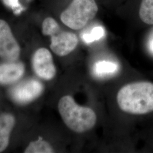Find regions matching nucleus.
Here are the masks:
<instances>
[{
  "label": "nucleus",
  "instance_id": "f257e3e1",
  "mask_svg": "<svg viewBox=\"0 0 153 153\" xmlns=\"http://www.w3.org/2000/svg\"><path fill=\"white\" fill-rule=\"evenodd\" d=\"M120 109L132 115H146L153 112V83L139 81L128 83L117 94Z\"/></svg>",
  "mask_w": 153,
  "mask_h": 153
},
{
  "label": "nucleus",
  "instance_id": "f03ea898",
  "mask_svg": "<svg viewBox=\"0 0 153 153\" xmlns=\"http://www.w3.org/2000/svg\"><path fill=\"white\" fill-rule=\"evenodd\" d=\"M58 109L65 124L76 133L88 131L96 124L97 117L95 112L89 107L76 104L70 95H65L60 99Z\"/></svg>",
  "mask_w": 153,
  "mask_h": 153
},
{
  "label": "nucleus",
  "instance_id": "7ed1b4c3",
  "mask_svg": "<svg viewBox=\"0 0 153 153\" xmlns=\"http://www.w3.org/2000/svg\"><path fill=\"white\" fill-rule=\"evenodd\" d=\"M98 10L95 0H73L61 13V21L72 30H81L95 18Z\"/></svg>",
  "mask_w": 153,
  "mask_h": 153
},
{
  "label": "nucleus",
  "instance_id": "20e7f679",
  "mask_svg": "<svg viewBox=\"0 0 153 153\" xmlns=\"http://www.w3.org/2000/svg\"><path fill=\"white\" fill-rule=\"evenodd\" d=\"M42 33L44 35L51 37L50 48L59 56L69 55L78 44V39L75 33L62 30L57 21L51 17L43 21Z\"/></svg>",
  "mask_w": 153,
  "mask_h": 153
},
{
  "label": "nucleus",
  "instance_id": "39448f33",
  "mask_svg": "<svg viewBox=\"0 0 153 153\" xmlns=\"http://www.w3.org/2000/svg\"><path fill=\"white\" fill-rule=\"evenodd\" d=\"M20 53V47L10 26L6 21L0 19V57L13 61L18 59Z\"/></svg>",
  "mask_w": 153,
  "mask_h": 153
},
{
  "label": "nucleus",
  "instance_id": "423d86ee",
  "mask_svg": "<svg viewBox=\"0 0 153 153\" xmlns=\"http://www.w3.org/2000/svg\"><path fill=\"white\" fill-rule=\"evenodd\" d=\"M33 66L36 75L45 80H51L56 75V69L52 56L49 50L45 48H39L34 53Z\"/></svg>",
  "mask_w": 153,
  "mask_h": 153
},
{
  "label": "nucleus",
  "instance_id": "0eeeda50",
  "mask_svg": "<svg viewBox=\"0 0 153 153\" xmlns=\"http://www.w3.org/2000/svg\"><path fill=\"white\" fill-rule=\"evenodd\" d=\"M43 90V86L41 82L36 79H29L13 88L11 91V95L17 103L25 104L37 98Z\"/></svg>",
  "mask_w": 153,
  "mask_h": 153
},
{
  "label": "nucleus",
  "instance_id": "6e6552de",
  "mask_svg": "<svg viewBox=\"0 0 153 153\" xmlns=\"http://www.w3.org/2000/svg\"><path fill=\"white\" fill-rule=\"evenodd\" d=\"M25 66L21 62H10L0 65V83L10 84L19 80L23 75Z\"/></svg>",
  "mask_w": 153,
  "mask_h": 153
},
{
  "label": "nucleus",
  "instance_id": "1a4fd4ad",
  "mask_svg": "<svg viewBox=\"0 0 153 153\" xmlns=\"http://www.w3.org/2000/svg\"><path fill=\"white\" fill-rule=\"evenodd\" d=\"M14 124L15 119L12 115L9 114L0 115V153L7 147L10 134Z\"/></svg>",
  "mask_w": 153,
  "mask_h": 153
},
{
  "label": "nucleus",
  "instance_id": "9d476101",
  "mask_svg": "<svg viewBox=\"0 0 153 153\" xmlns=\"http://www.w3.org/2000/svg\"><path fill=\"white\" fill-rule=\"evenodd\" d=\"M138 16L143 24L153 26V0H140Z\"/></svg>",
  "mask_w": 153,
  "mask_h": 153
},
{
  "label": "nucleus",
  "instance_id": "9b49d317",
  "mask_svg": "<svg viewBox=\"0 0 153 153\" xmlns=\"http://www.w3.org/2000/svg\"><path fill=\"white\" fill-rule=\"evenodd\" d=\"M118 66L112 62L102 61L95 63L94 66L93 71L97 76H104L113 74L117 71Z\"/></svg>",
  "mask_w": 153,
  "mask_h": 153
},
{
  "label": "nucleus",
  "instance_id": "f8f14e48",
  "mask_svg": "<svg viewBox=\"0 0 153 153\" xmlns=\"http://www.w3.org/2000/svg\"><path fill=\"white\" fill-rule=\"evenodd\" d=\"M25 153H54V150L48 142L40 137L38 140L33 141L29 144Z\"/></svg>",
  "mask_w": 153,
  "mask_h": 153
},
{
  "label": "nucleus",
  "instance_id": "ddd939ff",
  "mask_svg": "<svg viewBox=\"0 0 153 153\" xmlns=\"http://www.w3.org/2000/svg\"><path fill=\"white\" fill-rule=\"evenodd\" d=\"M104 34V30L103 28L97 27L94 28L91 33L84 34L83 35V39L85 42L89 43L102 38Z\"/></svg>",
  "mask_w": 153,
  "mask_h": 153
},
{
  "label": "nucleus",
  "instance_id": "4468645a",
  "mask_svg": "<svg viewBox=\"0 0 153 153\" xmlns=\"http://www.w3.org/2000/svg\"><path fill=\"white\" fill-rule=\"evenodd\" d=\"M149 48L150 51L153 53V36L150 39V41L149 43Z\"/></svg>",
  "mask_w": 153,
  "mask_h": 153
}]
</instances>
